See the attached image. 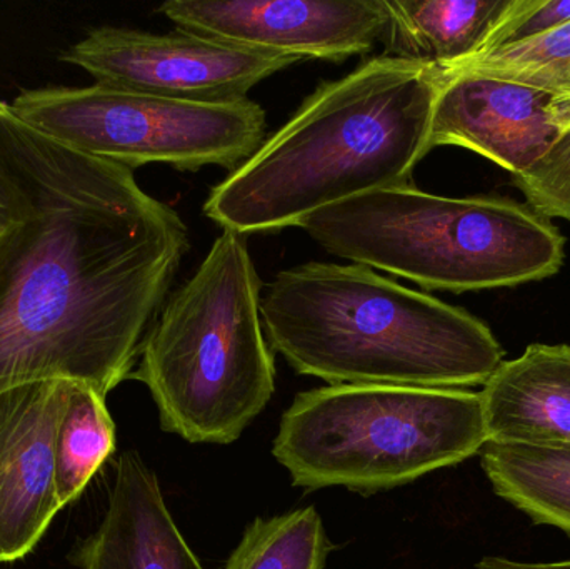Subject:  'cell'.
Instances as JSON below:
<instances>
[{
  "label": "cell",
  "instance_id": "obj_1",
  "mask_svg": "<svg viewBox=\"0 0 570 569\" xmlns=\"http://www.w3.org/2000/svg\"><path fill=\"white\" fill-rule=\"evenodd\" d=\"M189 230L134 170L0 106V393L43 380L104 398L139 361Z\"/></svg>",
  "mask_w": 570,
  "mask_h": 569
},
{
  "label": "cell",
  "instance_id": "obj_2",
  "mask_svg": "<svg viewBox=\"0 0 570 569\" xmlns=\"http://www.w3.org/2000/svg\"><path fill=\"white\" fill-rule=\"evenodd\" d=\"M442 76L434 67L379 56L324 82L223 183L204 214L234 233L301 227L327 207L412 186L431 149Z\"/></svg>",
  "mask_w": 570,
  "mask_h": 569
},
{
  "label": "cell",
  "instance_id": "obj_3",
  "mask_svg": "<svg viewBox=\"0 0 570 569\" xmlns=\"http://www.w3.org/2000/svg\"><path fill=\"white\" fill-rule=\"evenodd\" d=\"M261 297L271 347L328 386H484L504 351L478 317L374 269L308 263Z\"/></svg>",
  "mask_w": 570,
  "mask_h": 569
},
{
  "label": "cell",
  "instance_id": "obj_4",
  "mask_svg": "<svg viewBox=\"0 0 570 569\" xmlns=\"http://www.w3.org/2000/svg\"><path fill=\"white\" fill-rule=\"evenodd\" d=\"M246 236L223 229L193 277L170 294L129 380L146 384L160 428L189 443L230 444L276 391Z\"/></svg>",
  "mask_w": 570,
  "mask_h": 569
},
{
  "label": "cell",
  "instance_id": "obj_5",
  "mask_svg": "<svg viewBox=\"0 0 570 569\" xmlns=\"http://www.w3.org/2000/svg\"><path fill=\"white\" fill-rule=\"evenodd\" d=\"M301 227L334 256L432 291L519 286L564 264V237L551 219L504 197L397 187L335 204Z\"/></svg>",
  "mask_w": 570,
  "mask_h": 569
},
{
  "label": "cell",
  "instance_id": "obj_6",
  "mask_svg": "<svg viewBox=\"0 0 570 569\" xmlns=\"http://www.w3.org/2000/svg\"><path fill=\"white\" fill-rule=\"evenodd\" d=\"M488 441L479 393L341 384L295 396L273 454L294 487L365 497L462 463Z\"/></svg>",
  "mask_w": 570,
  "mask_h": 569
},
{
  "label": "cell",
  "instance_id": "obj_7",
  "mask_svg": "<svg viewBox=\"0 0 570 569\" xmlns=\"http://www.w3.org/2000/svg\"><path fill=\"white\" fill-rule=\"evenodd\" d=\"M12 112L56 143L134 170L243 166L266 140V112L250 99L187 102L92 84L17 94Z\"/></svg>",
  "mask_w": 570,
  "mask_h": 569
},
{
  "label": "cell",
  "instance_id": "obj_8",
  "mask_svg": "<svg viewBox=\"0 0 570 569\" xmlns=\"http://www.w3.org/2000/svg\"><path fill=\"white\" fill-rule=\"evenodd\" d=\"M60 60L99 86L187 102L247 99L257 84L298 62L179 29L157 36L110 26L90 29Z\"/></svg>",
  "mask_w": 570,
  "mask_h": 569
},
{
  "label": "cell",
  "instance_id": "obj_9",
  "mask_svg": "<svg viewBox=\"0 0 570 569\" xmlns=\"http://www.w3.org/2000/svg\"><path fill=\"white\" fill-rule=\"evenodd\" d=\"M177 29L294 59L365 56L389 23L385 0H169Z\"/></svg>",
  "mask_w": 570,
  "mask_h": 569
},
{
  "label": "cell",
  "instance_id": "obj_10",
  "mask_svg": "<svg viewBox=\"0 0 570 569\" xmlns=\"http://www.w3.org/2000/svg\"><path fill=\"white\" fill-rule=\"evenodd\" d=\"M569 127L566 97L478 73H451L442 76L435 100L431 149L474 150L515 177L535 166Z\"/></svg>",
  "mask_w": 570,
  "mask_h": 569
},
{
  "label": "cell",
  "instance_id": "obj_11",
  "mask_svg": "<svg viewBox=\"0 0 570 569\" xmlns=\"http://www.w3.org/2000/svg\"><path fill=\"white\" fill-rule=\"evenodd\" d=\"M73 381L0 393V563L27 557L59 513L56 438Z\"/></svg>",
  "mask_w": 570,
  "mask_h": 569
},
{
  "label": "cell",
  "instance_id": "obj_12",
  "mask_svg": "<svg viewBox=\"0 0 570 569\" xmlns=\"http://www.w3.org/2000/svg\"><path fill=\"white\" fill-rule=\"evenodd\" d=\"M72 560L79 569H206L177 528L159 480L136 451L117 461L106 517Z\"/></svg>",
  "mask_w": 570,
  "mask_h": 569
},
{
  "label": "cell",
  "instance_id": "obj_13",
  "mask_svg": "<svg viewBox=\"0 0 570 569\" xmlns=\"http://www.w3.org/2000/svg\"><path fill=\"white\" fill-rule=\"evenodd\" d=\"M489 441L570 450V347L531 344L482 386Z\"/></svg>",
  "mask_w": 570,
  "mask_h": 569
},
{
  "label": "cell",
  "instance_id": "obj_14",
  "mask_svg": "<svg viewBox=\"0 0 570 569\" xmlns=\"http://www.w3.org/2000/svg\"><path fill=\"white\" fill-rule=\"evenodd\" d=\"M382 56L439 72L478 57L511 0H385Z\"/></svg>",
  "mask_w": 570,
  "mask_h": 569
},
{
  "label": "cell",
  "instance_id": "obj_15",
  "mask_svg": "<svg viewBox=\"0 0 570 569\" xmlns=\"http://www.w3.org/2000/svg\"><path fill=\"white\" fill-rule=\"evenodd\" d=\"M495 494L570 537V450L488 441L479 451Z\"/></svg>",
  "mask_w": 570,
  "mask_h": 569
},
{
  "label": "cell",
  "instance_id": "obj_16",
  "mask_svg": "<svg viewBox=\"0 0 570 569\" xmlns=\"http://www.w3.org/2000/svg\"><path fill=\"white\" fill-rule=\"evenodd\" d=\"M116 451V424L106 398L73 381L56 438V491L60 508L73 503Z\"/></svg>",
  "mask_w": 570,
  "mask_h": 569
},
{
  "label": "cell",
  "instance_id": "obj_17",
  "mask_svg": "<svg viewBox=\"0 0 570 569\" xmlns=\"http://www.w3.org/2000/svg\"><path fill=\"white\" fill-rule=\"evenodd\" d=\"M331 541L314 507L257 518L224 569H324Z\"/></svg>",
  "mask_w": 570,
  "mask_h": 569
},
{
  "label": "cell",
  "instance_id": "obj_18",
  "mask_svg": "<svg viewBox=\"0 0 570 569\" xmlns=\"http://www.w3.org/2000/svg\"><path fill=\"white\" fill-rule=\"evenodd\" d=\"M478 73L570 99V22L441 72Z\"/></svg>",
  "mask_w": 570,
  "mask_h": 569
},
{
  "label": "cell",
  "instance_id": "obj_19",
  "mask_svg": "<svg viewBox=\"0 0 570 569\" xmlns=\"http://www.w3.org/2000/svg\"><path fill=\"white\" fill-rule=\"evenodd\" d=\"M514 183L542 216L570 223V127L535 166L515 176Z\"/></svg>",
  "mask_w": 570,
  "mask_h": 569
},
{
  "label": "cell",
  "instance_id": "obj_20",
  "mask_svg": "<svg viewBox=\"0 0 570 569\" xmlns=\"http://www.w3.org/2000/svg\"><path fill=\"white\" fill-rule=\"evenodd\" d=\"M568 22L570 0H511L479 56L541 36Z\"/></svg>",
  "mask_w": 570,
  "mask_h": 569
},
{
  "label": "cell",
  "instance_id": "obj_21",
  "mask_svg": "<svg viewBox=\"0 0 570 569\" xmlns=\"http://www.w3.org/2000/svg\"><path fill=\"white\" fill-rule=\"evenodd\" d=\"M475 569H570V560L559 563H522L501 557H485L475 565Z\"/></svg>",
  "mask_w": 570,
  "mask_h": 569
},
{
  "label": "cell",
  "instance_id": "obj_22",
  "mask_svg": "<svg viewBox=\"0 0 570 569\" xmlns=\"http://www.w3.org/2000/svg\"><path fill=\"white\" fill-rule=\"evenodd\" d=\"M2 104H3V100H2V99H0V106H2Z\"/></svg>",
  "mask_w": 570,
  "mask_h": 569
}]
</instances>
